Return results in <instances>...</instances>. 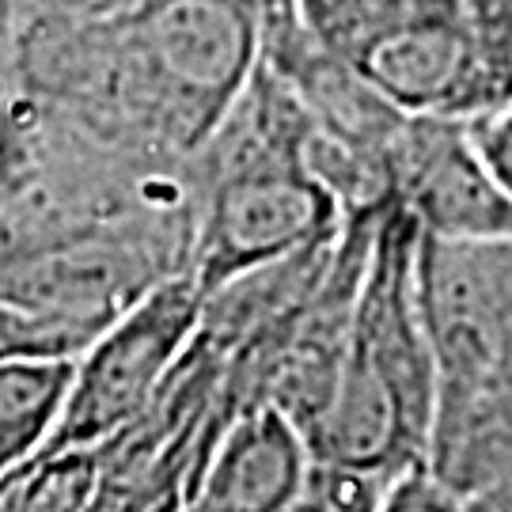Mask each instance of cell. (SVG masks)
I'll list each match as a JSON object with an SVG mask.
<instances>
[{
	"mask_svg": "<svg viewBox=\"0 0 512 512\" xmlns=\"http://www.w3.org/2000/svg\"><path fill=\"white\" fill-rule=\"evenodd\" d=\"M16 31H19V0H0V80L8 76Z\"/></svg>",
	"mask_w": 512,
	"mask_h": 512,
	"instance_id": "17",
	"label": "cell"
},
{
	"mask_svg": "<svg viewBox=\"0 0 512 512\" xmlns=\"http://www.w3.org/2000/svg\"><path fill=\"white\" fill-rule=\"evenodd\" d=\"M202 323V289L190 274L167 277L110 315L76 353L69 399L42 448L103 444L160 391Z\"/></svg>",
	"mask_w": 512,
	"mask_h": 512,
	"instance_id": "7",
	"label": "cell"
},
{
	"mask_svg": "<svg viewBox=\"0 0 512 512\" xmlns=\"http://www.w3.org/2000/svg\"><path fill=\"white\" fill-rule=\"evenodd\" d=\"M387 494H391V478L376 475V471L349 467V463H330V459H311L296 509H387Z\"/></svg>",
	"mask_w": 512,
	"mask_h": 512,
	"instance_id": "13",
	"label": "cell"
},
{
	"mask_svg": "<svg viewBox=\"0 0 512 512\" xmlns=\"http://www.w3.org/2000/svg\"><path fill=\"white\" fill-rule=\"evenodd\" d=\"M418 304L437 357V406L512 391V232L421 236Z\"/></svg>",
	"mask_w": 512,
	"mask_h": 512,
	"instance_id": "6",
	"label": "cell"
},
{
	"mask_svg": "<svg viewBox=\"0 0 512 512\" xmlns=\"http://www.w3.org/2000/svg\"><path fill=\"white\" fill-rule=\"evenodd\" d=\"M353 73L403 114H475L494 103L467 0H300Z\"/></svg>",
	"mask_w": 512,
	"mask_h": 512,
	"instance_id": "4",
	"label": "cell"
},
{
	"mask_svg": "<svg viewBox=\"0 0 512 512\" xmlns=\"http://www.w3.org/2000/svg\"><path fill=\"white\" fill-rule=\"evenodd\" d=\"M99 448H38L0 475V512H80L95 509Z\"/></svg>",
	"mask_w": 512,
	"mask_h": 512,
	"instance_id": "12",
	"label": "cell"
},
{
	"mask_svg": "<svg viewBox=\"0 0 512 512\" xmlns=\"http://www.w3.org/2000/svg\"><path fill=\"white\" fill-rule=\"evenodd\" d=\"M418 239L414 217L391 198L376 224L334 395L304 433L311 459L365 467L391 486L429 463L440 399L418 304Z\"/></svg>",
	"mask_w": 512,
	"mask_h": 512,
	"instance_id": "3",
	"label": "cell"
},
{
	"mask_svg": "<svg viewBox=\"0 0 512 512\" xmlns=\"http://www.w3.org/2000/svg\"><path fill=\"white\" fill-rule=\"evenodd\" d=\"M258 61L300 99L327 141L376 167L387 183V152L406 114L330 50L300 0H258Z\"/></svg>",
	"mask_w": 512,
	"mask_h": 512,
	"instance_id": "9",
	"label": "cell"
},
{
	"mask_svg": "<svg viewBox=\"0 0 512 512\" xmlns=\"http://www.w3.org/2000/svg\"><path fill=\"white\" fill-rule=\"evenodd\" d=\"M311 467L304 429L277 406H247L228 418L209 456L194 509L277 512L296 509Z\"/></svg>",
	"mask_w": 512,
	"mask_h": 512,
	"instance_id": "10",
	"label": "cell"
},
{
	"mask_svg": "<svg viewBox=\"0 0 512 512\" xmlns=\"http://www.w3.org/2000/svg\"><path fill=\"white\" fill-rule=\"evenodd\" d=\"M387 186L433 239H486L512 232V198L482 160L463 114H406L391 152Z\"/></svg>",
	"mask_w": 512,
	"mask_h": 512,
	"instance_id": "8",
	"label": "cell"
},
{
	"mask_svg": "<svg viewBox=\"0 0 512 512\" xmlns=\"http://www.w3.org/2000/svg\"><path fill=\"white\" fill-rule=\"evenodd\" d=\"M475 19L478 50L497 99L512 95V0H467Z\"/></svg>",
	"mask_w": 512,
	"mask_h": 512,
	"instance_id": "15",
	"label": "cell"
},
{
	"mask_svg": "<svg viewBox=\"0 0 512 512\" xmlns=\"http://www.w3.org/2000/svg\"><path fill=\"white\" fill-rule=\"evenodd\" d=\"M467 126H471L482 160L490 164L501 190L512 198V95L467 114Z\"/></svg>",
	"mask_w": 512,
	"mask_h": 512,
	"instance_id": "16",
	"label": "cell"
},
{
	"mask_svg": "<svg viewBox=\"0 0 512 512\" xmlns=\"http://www.w3.org/2000/svg\"><path fill=\"white\" fill-rule=\"evenodd\" d=\"M258 61V0H133L99 19H23L8 76L114 145L190 160Z\"/></svg>",
	"mask_w": 512,
	"mask_h": 512,
	"instance_id": "1",
	"label": "cell"
},
{
	"mask_svg": "<svg viewBox=\"0 0 512 512\" xmlns=\"http://www.w3.org/2000/svg\"><path fill=\"white\" fill-rule=\"evenodd\" d=\"M99 330L69 319H50L35 311L0 304V357L12 353H80Z\"/></svg>",
	"mask_w": 512,
	"mask_h": 512,
	"instance_id": "14",
	"label": "cell"
},
{
	"mask_svg": "<svg viewBox=\"0 0 512 512\" xmlns=\"http://www.w3.org/2000/svg\"><path fill=\"white\" fill-rule=\"evenodd\" d=\"M76 353L0 357V475L50 440L69 399Z\"/></svg>",
	"mask_w": 512,
	"mask_h": 512,
	"instance_id": "11",
	"label": "cell"
},
{
	"mask_svg": "<svg viewBox=\"0 0 512 512\" xmlns=\"http://www.w3.org/2000/svg\"><path fill=\"white\" fill-rule=\"evenodd\" d=\"M315 129L300 99L255 61L224 122L194 152L198 224L190 277L202 293L342 228L346 205L308 167Z\"/></svg>",
	"mask_w": 512,
	"mask_h": 512,
	"instance_id": "2",
	"label": "cell"
},
{
	"mask_svg": "<svg viewBox=\"0 0 512 512\" xmlns=\"http://www.w3.org/2000/svg\"><path fill=\"white\" fill-rule=\"evenodd\" d=\"M224 425V349L198 330L145 410L95 444V509H194Z\"/></svg>",
	"mask_w": 512,
	"mask_h": 512,
	"instance_id": "5",
	"label": "cell"
}]
</instances>
